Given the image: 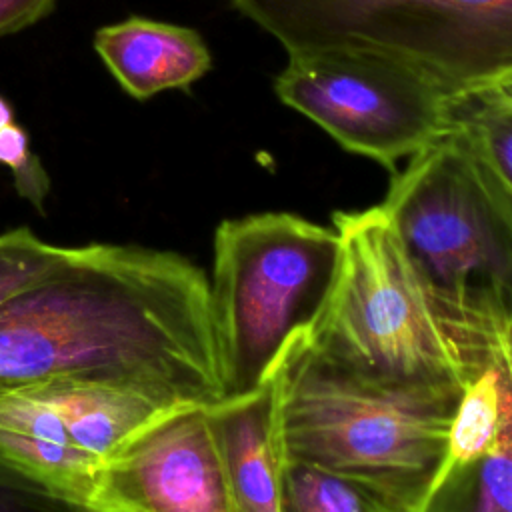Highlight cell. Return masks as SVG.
Listing matches in <instances>:
<instances>
[{"label": "cell", "instance_id": "obj_7", "mask_svg": "<svg viewBox=\"0 0 512 512\" xmlns=\"http://www.w3.org/2000/svg\"><path fill=\"white\" fill-rule=\"evenodd\" d=\"M276 96L342 148L396 172L454 128L458 100L422 72L368 52L288 54Z\"/></svg>", "mask_w": 512, "mask_h": 512}, {"label": "cell", "instance_id": "obj_3", "mask_svg": "<svg viewBox=\"0 0 512 512\" xmlns=\"http://www.w3.org/2000/svg\"><path fill=\"white\" fill-rule=\"evenodd\" d=\"M340 252L334 226L290 212L218 224L208 292L224 400L264 388L288 346L310 334L334 290Z\"/></svg>", "mask_w": 512, "mask_h": 512}, {"label": "cell", "instance_id": "obj_12", "mask_svg": "<svg viewBox=\"0 0 512 512\" xmlns=\"http://www.w3.org/2000/svg\"><path fill=\"white\" fill-rule=\"evenodd\" d=\"M420 502L382 482L284 458L282 512H418Z\"/></svg>", "mask_w": 512, "mask_h": 512}, {"label": "cell", "instance_id": "obj_2", "mask_svg": "<svg viewBox=\"0 0 512 512\" xmlns=\"http://www.w3.org/2000/svg\"><path fill=\"white\" fill-rule=\"evenodd\" d=\"M332 226L340 270L308 350L368 382L456 400L482 364L382 206L334 212Z\"/></svg>", "mask_w": 512, "mask_h": 512}, {"label": "cell", "instance_id": "obj_1", "mask_svg": "<svg viewBox=\"0 0 512 512\" xmlns=\"http://www.w3.org/2000/svg\"><path fill=\"white\" fill-rule=\"evenodd\" d=\"M118 380L184 406L224 400L206 274L184 256L122 244L70 256L0 304V388Z\"/></svg>", "mask_w": 512, "mask_h": 512}, {"label": "cell", "instance_id": "obj_19", "mask_svg": "<svg viewBox=\"0 0 512 512\" xmlns=\"http://www.w3.org/2000/svg\"><path fill=\"white\" fill-rule=\"evenodd\" d=\"M58 0H0V38L46 18Z\"/></svg>", "mask_w": 512, "mask_h": 512}, {"label": "cell", "instance_id": "obj_16", "mask_svg": "<svg viewBox=\"0 0 512 512\" xmlns=\"http://www.w3.org/2000/svg\"><path fill=\"white\" fill-rule=\"evenodd\" d=\"M72 246L44 242L28 228L0 234V304L58 268Z\"/></svg>", "mask_w": 512, "mask_h": 512}, {"label": "cell", "instance_id": "obj_14", "mask_svg": "<svg viewBox=\"0 0 512 512\" xmlns=\"http://www.w3.org/2000/svg\"><path fill=\"white\" fill-rule=\"evenodd\" d=\"M418 512H512V442L470 460L442 462Z\"/></svg>", "mask_w": 512, "mask_h": 512}, {"label": "cell", "instance_id": "obj_4", "mask_svg": "<svg viewBox=\"0 0 512 512\" xmlns=\"http://www.w3.org/2000/svg\"><path fill=\"white\" fill-rule=\"evenodd\" d=\"M284 458L424 498L448 448L458 398L386 388L338 370L298 336L274 372Z\"/></svg>", "mask_w": 512, "mask_h": 512}, {"label": "cell", "instance_id": "obj_18", "mask_svg": "<svg viewBox=\"0 0 512 512\" xmlns=\"http://www.w3.org/2000/svg\"><path fill=\"white\" fill-rule=\"evenodd\" d=\"M0 166L12 172L16 192L42 214L50 194V176L34 154L28 132L16 122L0 130Z\"/></svg>", "mask_w": 512, "mask_h": 512}, {"label": "cell", "instance_id": "obj_9", "mask_svg": "<svg viewBox=\"0 0 512 512\" xmlns=\"http://www.w3.org/2000/svg\"><path fill=\"white\" fill-rule=\"evenodd\" d=\"M32 386L58 410L72 444L100 466L162 418L192 408L118 380L56 378Z\"/></svg>", "mask_w": 512, "mask_h": 512}, {"label": "cell", "instance_id": "obj_21", "mask_svg": "<svg viewBox=\"0 0 512 512\" xmlns=\"http://www.w3.org/2000/svg\"><path fill=\"white\" fill-rule=\"evenodd\" d=\"M14 124V110L8 104V100L0 94V130Z\"/></svg>", "mask_w": 512, "mask_h": 512}, {"label": "cell", "instance_id": "obj_13", "mask_svg": "<svg viewBox=\"0 0 512 512\" xmlns=\"http://www.w3.org/2000/svg\"><path fill=\"white\" fill-rule=\"evenodd\" d=\"M508 442H512V390L502 372L490 360H482L458 396L444 462L470 460Z\"/></svg>", "mask_w": 512, "mask_h": 512}, {"label": "cell", "instance_id": "obj_20", "mask_svg": "<svg viewBox=\"0 0 512 512\" xmlns=\"http://www.w3.org/2000/svg\"><path fill=\"white\" fill-rule=\"evenodd\" d=\"M490 360L506 378L512 390V318L504 320L490 340Z\"/></svg>", "mask_w": 512, "mask_h": 512}, {"label": "cell", "instance_id": "obj_5", "mask_svg": "<svg viewBox=\"0 0 512 512\" xmlns=\"http://www.w3.org/2000/svg\"><path fill=\"white\" fill-rule=\"evenodd\" d=\"M288 54L402 62L458 102L512 84V0H230Z\"/></svg>", "mask_w": 512, "mask_h": 512}, {"label": "cell", "instance_id": "obj_8", "mask_svg": "<svg viewBox=\"0 0 512 512\" xmlns=\"http://www.w3.org/2000/svg\"><path fill=\"white\" fill-rule=\"evenodd\" d=\"M94 512H234L208 408H182L98 472Z\"/></svg>", "mask_w": 512, "mask_h": 512}, {"label": "cell", "instance_id": "obj_10", "mask_svg": "<svg viewBox=\"0 0 512 512\" xmlns=\"http://www.w3.org/2000/svg\"><path fill=\"white\" fill-rule=\"evenodd\" d=\"M234 512H282L284 452L274 376L258 392L208 408Z\"/></svg>", "mask_w": 512, "mask_h": 512}, {"label": "cell", "instance_id": "obj_6", "mask_svg": "<svg viewBox=\"0 0 512 512\" xmlns=\"http://www.w3.org/2000/svg\"><path fill=\"white\" fill-rule=\"evenodd\" d=\"M380 206L460 326L512 316V204L456 122L394 172Z\"/></svg>", "mask_w": 512, "mask_h": 512}, {"label": "cell", "instance_id": "obj_22", "mask_svg": "<svg viewBox=\"0 0 512 512\" xmlns=\"http://www.w3.org/2000/svg\"><path fill=\"white\" fill-rule=\"evenodd\" d=\"M508 86H512V84H508Z\"/></svg>", "mask_w": 512, "mask_h": 512}, {"label": "cell", "instance_id": "obj_11", "mask_svg": "<svg viewBox=\"0 0 512 512\" xmlns=\"http://www.w3.org/2000/svg\"><path fill=\"white\" fill-rule=\"evenodd\" d=\"M94 50L136 100L188 90L212 68L210 50L196 30L142 16L96 30Z\"/></svg>", "mask_w": 512, "mask_h": 512}, {"label": "cell", "instance_id": "obj_17", "mask_svg": "<svg viewBox=\"0 0 512 512\" xmlns=\"http://www.w3.org/2000/svg\"><path fill=\"white\" fill-rule=\"evenodd\" d=\"M0 512H94L0 454Z\"/></svg>", "mask_w": 512, "mask_h": 512}, {"label": "cell", "instance_id": "obj_15", "mask_svg": "<svg viewBox=\"0 0 512 512\" xmlns=\"http://www.w3.org/2000/svg\"><path fill=\"white\" fill-rule=\"evenodd\" d=\"M456 124L512 204V86L458 102Z\"/></svg>", "mask_w": 512, "mask_h": 512}]
</instances>
